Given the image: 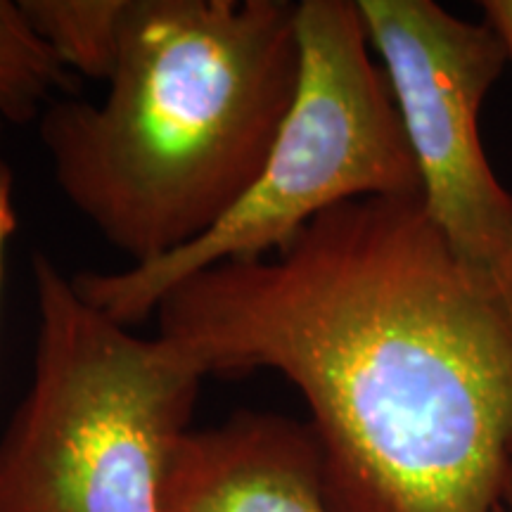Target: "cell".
I'll list each match as a JSON object with an SVG mask.
<instances>
[{
  "label": "cell",
  "instance_id": "8",
  "mask_svg": "<svg viewBox=\"0 0 512 512\" xmlns=\"http://www.w3.org/2000/svg\"><path fill=\"white\" fill-rule=\"evenodd\" d=\"M74 81L31 27L19 0H0V138L8 124L41 119Z\"/></svg>",
  "mask_w": 512,
  "mask_h": 512
},
{
  "label": "cell",
  "instance_id": "1",
  "mask_svg": "<svg viewBox=\"0 0 512 512\" xmlns=\"http://www.w3.org/2000/svg\"><path fill=\"white\" fill-rule=\"evenodd\" d=\"M202 377L283 375L330 512H494L512 458V320L422 197H361L275 252L204 268L155 311Z\"/></svg>",
  "mask_w": 512,
  "mask_h": 512
},
{
  "label": "cell",
  "instance_id": "7",
  "mask_svg": "<svg viewBox=\"0 0 512 512\" xmlns=\"http://www.w3.org/2000/svg\"><path fill=\"white\" fill-rule=\"evenodd\" d=\"M131 0H19L29 24L72 74L110 79Z\"/></svg>",
  "mask_w": 512,
  "mask_h": 512
},
{
  "label": "cell",
  "instance_id": "11",
  "mask_svg": "<svg viewBox=\"0 0 512 512\" xmlns=\"http://www.w3.org/2000/svg\"><path fill=\"white\" fill-rule=\"evenodd\" d=\"M494 512H512V458H510L508 472H505L501 494H498Z\"/></svg>",
  "mask_w": 512,
  "mask_h": 512
},
{
  "label": "cell",
  "instance_id": "3",
  "mask_svg": "<svg viewBox=\"0 0 512 512\" xmlns=\"http://www.w3.org/2000/svg\"><path fill=\"white\" fill-rule=\"evenodd\" d=\"M31 275L34 377L0 439V512H162L204 377L88 304L48 254Z\"/></svg>",
  "mask_w": 512,
  "mask_h": 512
},
{
  "label": "cell",
  "instance_id": "6",
  "mask_svg": "<svg viewBox=\"0 0 512 512\" xmlns=\"http://www.w3.org/2000/svg\"><path fill=\"white\" fill-rule=\"evenodd\" d=\"M162 512H330L309 422L238 411L178 441Z\"/></svg>",
  "mask_w": 512,
  "mask_h": 512
},
{
  "label": "cell",
  "instance_id": "9",
  "mask_svg": "<svg viewBox=\"0 0 512 512\" xmlns=\"http://www.w3.org/2000/svg\"><path fill=\"white\" fill-rule=\"evenodd\" d=\"M17 230V209H15V176L12 169L0 159V283H3V268L8 245Z\"/></svg>",
  "mask_w": 512,
  "mask_h": 512
},
{
  "label": "cell",
  "instance_id": "5",
  "mask_svg": "<svg viewBox=\"0 0 512 512\" xmlns=\"http://www.w3.org/2000/svg\"><path fill=\"white\" fill-rule=\"evenodd\" d=\"M392 86L441 240L512 320V192L486 159L479 112L508 53L489 24L434 0H356Z\"/></svg>",
  "mask_w": 512,
  "mask_h": 512
},
{
  "label": "cell",
  "instance_id": "2",
  "mask_svg": "<svg viewBox=\"0 0 512 512\" xmlns=\"http://www.w3.org/2000/svg\"><path fill=\"white\" fill-rule=\"evenodd\" d=\"M297 5L131 0L105 98L41 114L57 188L128 266L202 238L256 181L297 93Z\"/></svg>",
  "mask_w": 512,
  "mask_h": 512
},
{
  "label": "cell",
  "instance_id": "10",
  "mask_svg": "<svg viewBox=\"0 0 512 512\" xmlns=\"http://www.w3.org/2000/svg\"><path fill=\"white\" fill-rule=\"evenodd\" d=\"M482 15L484 22L503 41L505 53H508V64H512V0H484Z\"/></svg>",
  "mask_w": 512,
  "mask_h": 512
},
{
  "label": "cell",
  "instance_id": "4",
  "mask_svg": "<svg viewBox=\"0 0 512 512\" xmlns=\"http://www.w3.org/2000/svg\"><path fill=\"white\" fill-rule=\"evenodd\" d=\"M297 34V93L256 181L188 247L121 271L72 275L88 304L131 328L190 275L271 254L339 204L422 197L411 140L356 0H302Z\"/></svg>",
  "mask_w": 512,
  "mask_h": 512
}]
</instances>
